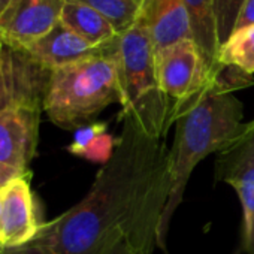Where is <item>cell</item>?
Returning <instances> with one entry per match:
<instances>
[{
	"label": "cell",
	"mask_w": 254,
	"mask_h": 254,
	"mask_svg": "<svg viewBox=\"0 0 254 254\" xmlns=\"http://www.w3.org/2000/svg\"><path fill=\"white\" fill-rule=\"evenodd\" d=\"M112 156L76 205L42 224L41 238L53 254H103L126 239L151 254L171 191L169 148L127 117Z\"/></svg>",
	"instance_id": "cell-1"
},
{
	"label": "cell",
	"mask_w": 254,
	"mask_h": 254,
	"mask_svg": "<svg viewBox=\"0 0 254 254\" xmlns=\"http://www.w3.org/2000/svg\"><path fill=\"white\" fill-rule=\"evenodd\" d=\"M233 91L218 75L200 93L172 105L171 124H175V138L169 150L171 191L156 236V245L163 251L172 217L183 202L194 168L209 154L224 150L245 129L244 106Z\"/></svg>",
	"instance_id": "cell-2"
},
{
	"label": "cell",
	"mask_w": 254,
	"mask_h": 254,
	"mask_svg": "<svg viewBox=\"0 0 254 254\" xmlns=\"http://www.w3.org/2000/svg\"><path fill=\"white\" fill-rule=\"evenodd\" d=\"M117 41L118 36L103 54L51 72L42 109L56 126L76 130L106 106L121 102Z\"/></svg>",
	"instance_id": "cell-3"
},
{
	"label": "cell",
	"mask_w": 254,
	"mask_h": 254,
	"mask_svg": "<svg viewBox=\"0 0 254 254\" xmlns=\"http://www.w3.org/2000/svg\"><path fill=\"white\" fill-rule=\"evenodd\" d=\"M121 88V117L130 118L151 138L163 139L171 126L174 102L160 90L156 76V50L145 24L118 35L115 51Z\"/></svg>",
	"instance_id": "cell-4"
},
{
	"label": "cell",
	"mask_w": 254,
	"mask_h": 254,
	"mask_svg": "<svg viewBox=\"0 0 254 254\" xmlns=\"http://www.w3.org/2000/svg\"><path fill=\"white\" fill-rule=\"evenodd\" d=\"M215 178L236 191L242 206V247L254 254V120L242 133L217 153Z\"/></svg>",
	"instance_id": "cell-5"
},
{
	"label": "cell",
	"mask_w": 254,
	"mask_h": 254,
	"mask_svg": "<svg viewBox=\"0 0 254 254\" xmlns=\"http://www.w3.org/2000/svg\"><path fill=\"white\" fill-rule=\"evenodd\" d=\"M42 100L17 99L0 105V166L17 175L30 172L39 133Z\"/></svg>",
	"instance_id": "cell-6"
},
{
	"label": "cell",
	"mask_w": 254,
	"mask_h": 254,
	"mask_svg": "<svg viewBox=\"0 0 254 254\" xmlns=\"http://www.w3.org/2000/svg\"><path fill=\"white\" fill-rule=\"evenodd\" d=\"M156 76L160 90L174 103L193 97L218 78L191 39L156 51Z\"/></svg>",
	"instance_id": "cell-7"
},
{
	"label": "cell",
	"mask_w": 254,
	"mask_h": 254,
	"mask_svg": "<svg viewBox=\"0 0 254 254\" xmlns=\"http://www.w3.org/2000/svg\"><path fill=\"white\" fill-rule=\"evenodd\" d=\"M30 178L32 172L14 177L2 189L0 248L23 247L41 232Z\"/></svg>",
	"instance_id": "cell-8"
},
{
	"label": "cell",
	"mask_w": 254,
	"mask_h": 254,
	"mask_svg": "<svg viewBox=\"0 0 254 254\" xmlns=\"http://www.w3.org/2000/svg\"><path fill=\"white\" fill-rule=\"evenodd\" d=\"M66 0H11L0 15L3 39L20 47H29L62 20Z\"/></svg>",
	"instance_id": "cell-9"
},
{
	"label": "cell",
	"mask_w": 254,
	"mask_h": 254,
	"mask_svg": "<svg viewBox=\"0 0 254 254\" xmlns=\"http://www.w3.org/2000/svg\"><path fill=\"white\" fill-rule=\"evenodd\" d=\"M114 41L102 47L91 45L60 21L47 35L26 47V50L42 66H45L50 70H56L106 53L114 44Z\"/></svg>",
	"instance_id": "cell-10"
},
{
	"label": "cell",
	"mask_w": 254,
	"mask_h": 254,
	"mask_svg": "<svg viewBox=\"0 0 254 254\" xmlns=\"http://www.w3.org/2000/svg\"><path fill=\"white\" fill-rule=\"evenodd\" d=\"M139 20L148 29L156 51L181 41H193L184 0H144Z\"/></svg>",
	"instance_id": "cell-11"
},
{
	"label": "cell",
	"mask_w": 254,
	"mask_h": 254,
	"mask_svg": "<svg viewBox=\"0 0 254 254\" xmlns=\"http://www.w3.org/2000/svg\"><path fill=\"white\" fill-rule=\"evenodd\" d=\"M193 41L202 53L208 67L220 75L224 66L218 63V51L221 47L218 36V24L215 14V0H184Z\"/></svg>",
	"instance_id": "cell-12"
},
{
	"label": "cell",
	"mask_w": 254,
	"mask_h": 254,
	"mask_svg": "<svg viewBox=\"0 0 254 254\" xmlns=\"http://www.w3.org/2000/svg\"><path fill=\"white\" fill-rule=\"evenodd\" d=\"M60 21L78 36L96 47L106 45L118 36L108 20L78 0H66Z\"/></svg>",
	"instance_id": "cell-13"
},
{
	"label": "cell",
	"mask_w": 254,
	"mask_h": 254,
	"mask_svg": "<svg viewBox=\"0 0 254 254\" xmlns=\"http://www.w3.org/2000/svg\"><path fill=\"white\" fill-rule=\"evenodd\" d=\"M218 63L254 73V26L233 32L220 47Z\"/></svg>",
	"instance_id": "cell-14"
},
{
	"label": "cell",
	"mask_w": 254,
	"mask_h": 254,
	"mask_svg": "<svg viewBox=\"0 0 254 254\" xmlns=\"http://www.w3.org/2000/svg\"><path fill=\"white\" fill-rule=\"evenodd\" d=\"M78 2L97 11L109 21L117 35H123L136 24L144 0H78Z\"/></svg>",
	"instance_id": "cell-15"
},
{
	"label": "cell",
	"mask_w": 254,
	"mask_h": 254,
	"mask_svg": "<svg viewBox=\"0 0 254 254\" xmlns=\"http://www.w3.org/2000/svg\"><path fill=\"white\" fill-rule=\"evenodd\" d=\"M108 133V124L103 121H94L76 129L72 142L67 145V151L76 157H85L88 148L102 136Z\"/></svg>",
	"instance_id": "cell-16"
},
{
	"label": "cell",
	"mask_w": 254,
	"mask_h": 254,
	"mask_svg": "<svg viewBox=\"0 0 254 254\" xmlns=\"http://www.w3.org/2000/svg\"><path fill=\"white\" fill-rule=\"evenodd\" d=\"M244 0H215V14L218 24V36L223 44L233 30L239 8Z\"/></svg>",
	"instance_id": "cell-17"
},
{
	"label": "cell",
	"mask_w": 254,
	"mask_h": 254,
	"mask_svg": "<svg viewBox=\"0 0 254 254\" xmlns=\"http://www.w3.org/2000/svg\"><path fill=\"white\" fill-rule=\"evenodd\" d=\"M114 148H115V139L109 133H105L88 148L84 159H88L91 162L106 163L109 160V157L112 156Z\"/></svg>",
	"instance_id": "cell-18"
},
{
	"label": "cell",
	"mask_w": 254,
	"mask_h": 254,
	"mask_svg": "<svg viewBox=\"0 0 254 254\" xmlns=\"http://www.w3.org/2000/svg\"><path fill=\"white\" fill-rule=\"evenodd\" d=\"M0 254H53V251L50 250V247L41 239V238H35L32 242L23 245V247H17V248H2Z\"/></svg>",
	"instance_id": "cell-19"
},
{
	"label": "cell",
	"mask_w": 254,
	"mask_h": 254,
	"mask_svg": "<svg viewBox=\"0 0 254 254\" xmlns=\"http://www.w3.org/2000/svg\"><path fill=\"white\" fill-rule=\"evenodd\" d=\"M253 26H254V0H244L239 8L232 33L247 29V27H253Z\"/></svg>",
	"instance_id": "cell-20"
},
{
	"label": "cell",
	"mask_w": 254,
	"mask_h": 254,
	"mask_svg": "<svg viewBox=\"0 0 254 254\" xmlns=\"http://www.w3.org/2000/svg\"><path fill=\"white\" fill-rule=\"evenodd\" d=\"M103 254H148V253H144V251L138 250L136 247H133L130 242H127L126 239H120L112 247H109Z\"/></svg>",
	"instance_id": "cell-21"
},
{
	"label": "cell",
	"mask_w": 254,
	"mask_h": 254,
	"mask_svg": "<svg viewBox=\"0 0 254 254\" xmlns=\"http://www.w3.org/2000/svg\"><path fill=\"white\" fill-rule=\"evenodd\" d=\"M14 177H18L17 174H14L12 171H9V169H5V168H2L0 166V187H3V186H6Z\"/></svg>",
	"instance_id": "cell-22"
},
{
	"label": "cell",
	"mask_w": 254,
	"mask_h": 254,
	"mask_svg": "<svg viewBox=\"0 0 254 254\" xmlns=\"http://www.w3.org/2000/svg\"><path fill=\"white\" fill-rule=\"evenodd\" d=\"M3 47H5V39L0 33V76H2V70H3Z\"/></svg>",
	"instance_id": "cell-23"
},
{
	"label": "cell",
	"mask_w": 254,
	"mask_h": 254,
	"mask_svg": "<svg viewBox=\"0 0 254 254\" xmlns=\"http://www.w3.org/2000/svg\"><path fill=\"white\" fill-rule=\"evenodd\" d=\"M9 3H11V0H0V15L3 14V11L8 8Z\"/></svg>",
	"instance_id": "cell-24"
},
{
	"label": "cell",
	"mask_w": 254,
	"mask_h": 254,
	"mask_svg": "<svg viewBox=\"0 0 254 254\" xmlns=\"http://www.w3.org/2000/svg\"><path fill=\"white\" fill-rule=\"evenodd\" d=\"M2 189L3 187H0V218H2Z\"/></svg>",
	"instance_id": "cell-25"
},
{
	"label": "cell",
	"mask_w": 254,
	"mask_h": 254,
	"mask_svg": "<svg viewBox=\"0 0 254 254\" xmlns=\"http://www.w3.org/2000/svg\"><path fill=\"white\" fill-rule=\"evenodd\" d=\"M0 251H2V248H0Z\"/></svg>",
	"instance_id": "cell-26"
}]
</instances>
